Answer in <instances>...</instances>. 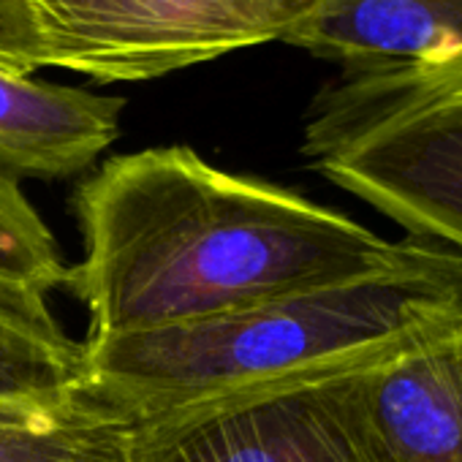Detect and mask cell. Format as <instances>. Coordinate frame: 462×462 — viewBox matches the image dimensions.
Returning a JSON list of instances; mask_svg holds the SVG:
<instances>
[{
	"mask_svg": "<svg viewBox=\"0 0 462 462\" xmlns=\"http://www.w3.org/2000/svg\"><path fill=\"white\" fill-rule=\"evenodd\" d=\"M82 262L69 289L90 337L190 324L424 259L348 215L267 180L223 171L190 147L109 158L74 193Z\"/></svg>",
	"mask_w": 462,
	"mask_h": 462,
	"instance_id": "1",
	"label": "cell"
},
{
	"mask_svg": "<svg viewBox=\"0 0 462 462\" xmlns=\"http://www.w3.org/2000/svg\"><path fill=\"white\" fill-rule=\"evenodd\" d=\"M462 316V259L411 267L223 316L88 337L85 386L134 424L367 367Z\"/></svg>",
	"mask_w": 462,
	"mask_h": 462,
	"instance_id": "2",
	"label": "cell"
},
{
	"mask_svg": "<svg viewBox=\"0 0 462 462\" xmlns=\"http://www.w3.org/2000/svg\"><path fill=\"white\" fill-rule=\"evenodd\" d=\"M302 152L411 240L462 259V52L340 71L310 106Z\"/></svg>",
	"mask_w": 462,
	"mask_h": 462,
	"instance_id": "3",
	"label": "cell"
},
{
	"mask_svg": "<svg viewBox=\"0 0 462 462\" xmlns=\"http://www.w3.org/2000/svg\"><path fill=\"white\" fill-rule=\"evenodd\" d=\"M50 55L96 82H147L283 42L308 0H25Z\"/></svg>",
	"mask_w": 462,
	"mask_h": 462,
	"instance_id": "4",
	"label": "cell"
},
{
	"mask_svg": "<svg viewBox=\"0 0 462 462\" xmlns=\"http://www.w3.org/2000/svg\"><path fill=\"white\" fill-rule=\"evenodd\" d=\"M362 370L139 421L134 462H381L362 419Z\"/></svg>",
	"mask_w": 462,
	"mask_h": 462,
	"instance_id": "5",
	"label": "cell"
},
{
	"mask_svg": "<svg viewBox=\"0 0 462 462\" xmlns=\"http://www.w3.org/2000/svg\"><path fill=\"white\" fill-rule=\"evenodd\" d=\"M381 462H462V316L359 373Z\"/></svg>",
	"mask_w": 462,
	"mask_h": 462,
	"instance_id": "6",
	"label": "cell"
},
{
	"mask_svg": "<svg viewBox=\"0 0 462 462\" xmlns=\"http://www.w3.org/2000/svg\"><path fill=\"white\" fill-rule=\"evenodd\" d=\"M283 42L340 71L430 63L462 52V0H308Z\"/></svg>",
	"mask_w": 462,
	"mask_h": 462,
	"instance_id": "7",
	"label": "cell"
},
{
	"mask_svg": "<svg viewBox=\"0 0 462 462\" xmlns=\"http://www.w3.org/2000/svg\"><path fill=\"white\" fill-rule=\"evenodd\" d=\"M125 101L39 82L0 66V171L12 177H74L120 136Z\"/></svg>",
	"mask_w": 462,
	"mask_h": 462,
	"instance_id": "8",
	"label": "cell"
},
{
	"mask_svg": "<svg viewBox=\"0 0 462 462\" xmlns=\"http://www.w3.org/2000/svg\"><path fill=\"white\" fill-rule=\"evenodd\" d=\"M136 424L88 386L0 400V462H134Z\"/></svg>",
	"mask_w": 462,
	"mask_h": 462,
	"instance_id": "9",
	"label": "cell"
},
{
	"mask_svg": "<svg viewBox=\"0 0 462 462\" xmlns=\"http://www.w3.org/2000/svg\"><path fill=\"white\" fill-rule=\"evenodd\" d=\"M85 386V346L44 300L0 291V400H47Z\"/></svg>",
	"mask_w": 462,
	"mask_h": 462,
	"instance_id": "10",
	"label": "cell"
},
{
	"mask_svg": "<svg viewBox=\"0 0 462 462\" xmlns=\"http://www.w3.org/2000/svg\"><path fill=\"white\" fill-rule=\"evenodd\" d=\"M69 275L52 228L20 180L0 171V291L47 302L55 289L69 286Z\"/></svg>",
	"mask_w": 462,
	"mask_h": 462,
	"instance_id": "11",
	"label": "cell"
},
{
	"mask_svg": "<svg viewBox=\"0 0 462 462\" xmlns=\"http://www.w3.org/2000/svg\"><path fill=\"white\" fill-rule=\"evenodd\" d=\"M0 66L17 74L50 69L44 36L25 0H0Z\"/></svg>",
	"mask_w": 462,
	"mask_h": 462,
	"instance_id": "12",
	"label": "cell"
}]
</instances>
